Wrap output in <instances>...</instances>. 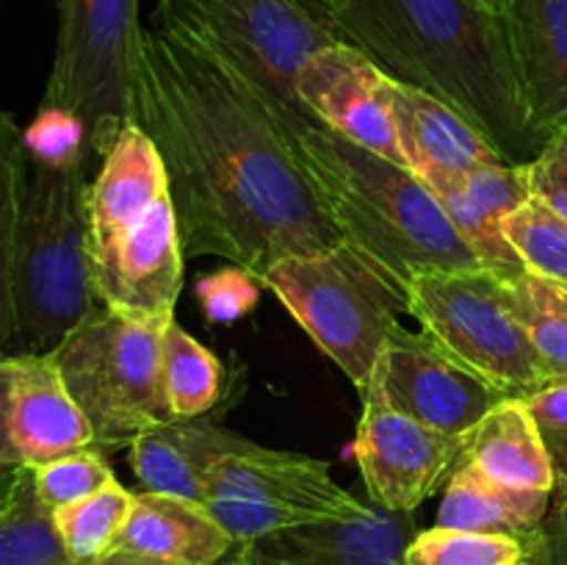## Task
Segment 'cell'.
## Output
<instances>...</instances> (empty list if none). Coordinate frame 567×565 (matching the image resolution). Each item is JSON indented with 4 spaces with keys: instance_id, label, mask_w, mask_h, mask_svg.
Returning a JSON list of instances; mask_svg holds the SVG:
<instances>
[{
    "instance_id": "603a6c76",
    "label": "cell",
    "mask_w": 567,
    "mask_h": 565,
    "mask_svg": "<svg viewBox=\"0 0 567 565\" xmlns=\"http://www.w3.org/2000/svg\"><path fill=\"white\" fill-rule=\"evenodd\" d=\"M551 499L554 493L548 491H520V487L502 485L463 460L446 482L437 510V526L529 537L546 521Z\"/></svg>"
},
{
    "instance_id": "1f68e13d",
    "label": "cell",
    "mask_w": 567,
    "mask_h": 565,
    "mask_svg": "<svg viewBox=\"0 0 567 565\" xmlns=\"http://www.w3.org/2000/svg\"><path fill=\"white\" fill-rule=\"evenodd\" d=\"M28 158L37 164H70L78 158H92L86 131L70 111L42 105L31 125L22 131Z\"/></svg>"
},
{
    "instance_id": "8d00e7d4",
    "label": "cell",
    "mask_w": 567,
    "mask_h": 565,
    "mask_svg": "<svg viewBox=\"0 0 567 565\" xmlns=\"http://www.w3.org/2000/svg\"><path fill=\"white\" fill-rule=\"evenodd\" d=\"M28 471H31L28 465L9 463V460L0 458V513H3L11 502H14L17 491H20V485H22V480H25Z\"/></svg>"
},
{
    "instance_id": "277c9868",
    "label": "cell",
    "mask_w": 567,
    "mask_h": 565,
    "mask_svg": "<svg viewBox=\"0 0 567 565\" xmlns=\"http://www.w3.org/2000/svg\"><path fill=\"white\" fill-rule=\"evenodd\" d=\"M89 183V260L97 302L138 319H175L183 242L164 158L127 122Z\"/></svg>"
},
{
    "instance_id": "3957f363",
    "label": "cell",
    "mask_w": 567,
    "mask_h": 565,
    "mask_svg": "<svg viewBox=\"0 0 567 565\" xmlns=\"http://www.w3.org/2000/svg\"><path fill=\"white\" fill-rule=\"evenodd\" d=\"M293 153L343 242L385 266L402 286L430 271L485 269L410 166L382 158L327 125L293 138Z\"/></svg>"
},
{
    "instance_id": "4dcf8cb0",
    "label": "cell",
    "mask_w": 567,
    "mask_h": 565,
    "mask_svg": "<svg viewBox=\"0 0 567 565\" xmlns=\"http://www.w3.org/2000/svg\"><path fill=\"white\" fill-rule=\"evenodd\" d=\"M33 471V487L48 510L66 507V504L83 502L94 496L103 487L114 485L116 476L111 471L109 460L103 458V449L86 446L78 452L64 454L59 460L39 465Z\"/></svg>"
},
{
    "instance_id": "484cf974",
    "label": "cell",
    "mask_w": 567,
    "mask_h": 565,
    "mask_svg": "<svg viewBox=\"0 0 567 565\" xmlns=\"http://www.w3.org/2000/svg\"><path fill=\"white\" fill-rule=\"evenodd\" d=\"M164 388L175 419L205 415L221 399V363L175 319L164 327Z\"/></svg>"
},
{
    "instance_id": "52a82bcc",
    "label": "cell",
    "mask_w": 567,
    "mask_h": 565,
    "mask_svg": "<svg viewBox=\"0 0 567 565\" xmlns=\"http://www.w3.org/2000/svg\"><path fill=\"white\" fill-rule=\"evenodd\" d=\"M155 17L247 78L291 138L321 125L297 81L310 55L341 39L302 0H158Z\"/></svg>"
},
{
    "instance_id": "d6986e66",
    "label": "cell",
    "mask_w": 567,
    "mask_h": 565,
    "mask_svg": "<svg viewBox=\"0 0 567 565\" xmlns=\"http://www.w3.org/2000/svg\"><path fill=\"white\" fill-rule=\"evenodd\" d=\"M385 103L404 164L421 181L468 172L487 161H507L465 116L421 89L388 78Z\"/></svg>"
},
{
    "instance_id": "60d3db41",
    "label": "cell",
    "mask_w": 567,
    "mask_h": 565,
    "mask_svg": "<svg viewBox=\"0 0 567 565\" xmlns=\"http://www.w3.org/2000/svg\"><path fill=\"white\" fill-rule=\"evenodd\" d=\"M482 6H487L491 11H496V14L504 17V9H507V0H480Z\"/></svg>"
},
{
    "instance_id": "f35d334b",
    "label": "cell",
    "mask_w": 567,
    "mask_h": 565,
    "mask_svg": "<svg viewBox=\"0 0 567 565\" xmlns=\"http://www.w3.org/2000/svg\"><path fill=\"white\" fill-rule=\"evenodd\" d=\"M520 565H551L546 559V554L540 552V546H537L535 541V532H532L529 537H526V559Z\"/></svg>"
},
{
    "instance_id": "ba28073f",
    "label": "cell",
    "mask_w": 567,
    "mask_h": 565,
    "mask_svg": "<svg viewBox=\"0 0 567 565\" xmlns=\"http://www.w3.org/2000/svg\"><path fill=\"white\" fill-rule=\"evenodd\" d=\"M97 305L50 352L103 452L125 449L150 427L172 421L164 388V327Z\"/></svg>"
},
{
    "instance_id": "b9f144b4",
    "label": "cell",
    "mask_w": 567,
    "mask_h": 565,
    "mask_svg": "<svg viewBox=\"0 0 567 565\" xmlns=\"http://www.w3.org/2000/svg\"><path fill=\"white\" fill-rule=\"evenodd\" d=\"M66 565H89V563H66Z\"/></svg>"
},
{
    "instance_id": "7a4b0ae2",
    "label": "cell",
    "mask_w": 567,
    "mask_h": 565,
    "mask_svg": "<svg viewBox=\"0 0 567 565\" xmlns=\"http://www.w3.org/2000/svg\"><path fill=\"white\" fill-rule=\"evenodd\" d=\"M336 39L380 70L432 94L471 122L513 164L546 138L526 120L504 17L480 0H313Z\"/></svg>"
},
{
    "instance_id": "30bf717a",
    "label": "cell",
    "mask_w": 567,
    "mask_h": 565,
    "mask_svg": "<svg viewBox=\"0 0 567 565\" xmlns=\"http://www.w3.org/2000/svg\"><path fill=\"white\" fill-rule=\"evenodd\" d=\"M408 297L421 332L493 388L520 399L546 388L529 330L496 275L430 271L410 282Z\"/></svg>"
},
{
    "instance_id": "5b68a950",
    "label": "cell",
    "mask_w": 567,
    "mask_h": 565,
    "mask_svg": "<svg viewBox=\"0 0 567 565\" xmlns=\"http://www.w3.org/2000/svg\"><path fill=\"white\" fill-rule=\"evenodd\" d=\"M86 164L28 158L9 355H50L100 305L89 260Z\"/></svg>"
},
{
    "instance_id": "cb8c5ba5",
    "label": "cell",
    "mask_w": 567,
    "mask_h": 565,
    "mask_svg": "<svg viewBox=\"0 0 567 565\" xmlns=\"http://www.w3.org/2000/svg\"><path fill=\"white\" fill-rule=\"evenodd\" d=\"M28 192V150L17 122L0 109V358L14 338V258Z\"/></svg>"
},
{
    "instance_id": "7c38bea8",
    "label": "cell",
    "mask_w": 567,
    "mask_h": 565,
    "mask_svg": "<svg viewBox=\"0 0 567 565\" xmlns=\"http://www.w3.org/2000/svg\"><path fill=\"white\" fill-rule=\"evenodd\" d=\"M371 388L393 410L454 438L474 432L498 402L509 399L465 369L426 332H410L402 321L382 347Z\"/></svg>"
},
{
    "instance_id": "2e32d148",
    "label": "cell",
    "mask_w": 567,
    "mask_h": 565,
    "mask_svg": "<svg viewBox=\"0 0 567 565\" xmlns=\"http://www.w3.org/2000/svg\"><path fill=\"white\" fill-rule=\"evenodd\" d=\"M6 432L28 469L94 446V432L50 355H6Z\"/></svg>"
},
{
    "instance_id": "8fae6325",
    "label": "cell",
    "mask_w": 567,
    "mask_h": 565,
    "mask_svg": "<svg viewBox=\"0 0 567 565\" xmlns=\"http://www.w3.org/2000/svg\"><path fill=\"white\" fill-rule=\"evenodd\" d=\"M205 510L236 543L327 521H352L369 510L332 480L321 460L252 443L208 474Z\"/></svg>"
},
{
    "instance_id": "44dd1931",
    "label": "cell",
    "mask_w": 567,
    "mask_h": 565,
    "mask_svg": "<svg viewBox=\"0 0 567 565\" xmlns=\"http://www.w3.org/2000/svg\"><path fill=\"white\" fill-rule=\"evenodd\" d=\"M236 546L205 504L153 491L136 493L131 518L114 543L116 552L172 565H219Z\"/></svg>"
},
{
    "instance_id": "ab89813d",
    "label": "cell",
    "mask_w": 567,
    "mask_h": 565,
    "mask_svg": "<svg viewBox=\"0 0 567 565\" xmlns=\"http://www.w3.org/2000/svg\"><path fill=\"white\" fill-rule=\"evenodd\" d=\"M219 565H249V557H247V552H244L241 543L236 546V554H233L230 559H221Z\"/></svg>"
},
{
    "instance_id": "8992f818",
    "label": "cell",
    "mask_w": 567,
    "mask_h": 565,
    "mask_svg": "<svg viewBox=\"0 0 567 565\" xmlns=\"http://www.w3.org/2000/svg\"><path fill=\"white\" fill-rule=\"evenodd\" d=\"M264 286L365 397L388 336L410 314L408 286L347 242L280 260Z\"/></svg>"
},
{
    "instance_id": "ac0fdd59",
    "label": "cell",
    "mask_w": 567,
    "mask_h": 565,
    "mask_svg": "<svg viewBox=\"0 0 567 565\" xmlns=\"http://www.w3.org/2000/svg\"><path fill=\"white\" fill-rule=\"evenodd\" d=\"M504 25L526 120L548 138L567 127V0H507Z\"/></svg>"
},
{
    "instance_id": "83f0119b",
    "label": "cell",
    "mask_w": 567,
    "mask_h": 565,
    "mask_svg": "<svg viewBox=\"0 0 567 565\" xmlns=\"http://www.w3.org/2000/svg\"><path fill=\"white\" fill-rule=\"evenodd\" d=\"M66 554L55 530L53 510H48L33 487L28 471L14 502L0 513V565H66Z\"/></svg>"
},
{
    "instance_id": "5bb4252c",
    "label": "cell",
    "mask_w": 567,
    "mask_h": 565,
    "mask_svg": "<svg viewBox=\"0 0 567 565\" xmlns=\"http://www.w3.org/2000/svg\"><path fill=\"white\" fill-rule=\"evenodd\" d=\"M388 78L363 50L332 42L310 55L299 72L297 92L321 125L382 158L404 164L385 103Z\"/></svg>"
},
{
    "instance_id": "4fadbf2b",
    "label": "cell",
    "mask_w": 567,
    "mask_h": 565,
    "mask_svg": "<svg viewBox=\"0 0 567 565\" xmlns=\"http://www.w3.org/2000/svg\"><path fill=\"white\" fill-rule=\"evenodd\" d=\"M468 438V435H465ZM465 438L443 435L393 410L371 388L354 438L360 474L371 504L393 513H415L463 463Z\"/></svg>"
},
{
    "instance_id": "4316f807",
    "label": "cell",
    "mask_w": 567,
    "mask_h": 565,
    "mask_svg": "<svg viewBox=\"0 0 567 565\" xmlns=\"http://www.w3.org/2000/svg\"><path fill=\"white\" fill-rule=\"evenodd\" d=\"M133 504H136V493L114 482L83 502L53 510L55 530L70 559L92 563L109 554L131 518Z\"/></svg>"
},
{
    "instance_id": "d6a6232c",
    "label": "cell",
    "mask_w": 567,
    "mask_h": 565,
    "mask_svg": "<svg viewBox=\"0 0 567 565\" xmlns=\"http://www.w3.org/2000/svg\"><path fill=\"white\" fill-rule=\"evenodd\" d=\"M260 286L264 282L249 275L247 269L230 266V269H219L199 277L197 299L203 305L208 321H214V325H230V321H238L258 305Z\"/></svg>"
},
{
    "instance_id": "e575fe53",
    "label": "cell",
    "mask_w": 567,
    "mask_h": 565,
    "mask_svg": "<svg viewBox=\"0 0 567 565\" xmlns=\"http://www.w3.org/2000/svg\"><path fill=\"white\" fill-rule=\"evenodd\" d=\"M529 170L532 197L543 199L548 208L567 219V127L546 138L535 161L526 164Z\"/></svg>"
},
{
    "instance_id": "74e56055",
    "label": "cell",
    "mask_w": 567,
    "mask_h": 565,
    "mask_svg": "<svg viewBox=\"0 0 567 565\" xmlns=\"http://www.w3.org/2000/svg\"><path fill=\"white\" fill-rule=\"evenodd\" d=\"M89 565H172V563H161V559H150L142 557V554H131V552H109L103 554L100 559H92Z\"/></svg>"
},
{
    "instance_id": "836d02e7",
    "label": "cell",
    "mask_w": 567,
    "mask_h": 565,
    "mask_svg": "<svg viewBox=\"0 0 567 565\" xmlns=\"http://www.w3.org/2000/svg\"><path fill=\"white\" fill-rule=\"evenodd\" d=\"M554 469V496L567 493V382L524 397Z\"/></svg>"
},
{
    "instance_id": "7402d4cb",
    "label": "cell",
    "mask_w": 567,
    "mask_h": 565,
    "mask_svg": "<svg viewBox=\"0 0 567 565\" xmlns=\"http://www.w3.org/2000/svg\"><path fill=\"white\" fill-rule=\"evenodd\" d=\"M465 463L520 491L554 493V469L535 419L520 397L498 402L465 438Z\"/></svg>"
},
{
    "instance_id": "e0dca14e",
    "label": "cell",
    "mask_w": 567,
    "mask_h": 565,
    "mask_svg": "<svg viewBox=\"0 0 567 565\" xmlns=\"http://www.w3.org/2000/svg\"><path fill=\"white\" fill-rule=\"evenodd\" d=\"M415 532L413 513L369 504L360 518L275 532L241 546L249 565H404Z\"/></svg>"
},
{
    "instance_id": "6da1fadb",
    "label": "cell",
    "mask_w": 567,
    "mask_h": 565,
    "mask_svg": "<svg viewBox=\"0 0 567 565\" xmlns=\"http://www.w3.org/2000/svg\"><path fill=\"white\" fill-rule=\"evenodd\" d=\"M131 120L164 158L186 258L216 255L264 282L280 260L343 244L264 97L181 31H142Z\"/></svg>"
},
{
    "instance_id": "d4e9b609",
    "label": "cell",
    "mask_w": 567,
    "mask_h": 565,
    "mask_svg": "<svg viewBox=\"0 0 567 565\" xmlns=\"http://www.w3.org/2000/svg\"><path fill=\"white\" fill-rule=\"evenodd\" d=\"M504 286L513 297L515 314L529 330L546 386L567 382V286L529 269Z\"/></svg>"
},
{
    "instance_id": "9a60e30c",
    "label": "cell",
    "mask_w": 567,
    "mask_h": 565,
    "mask_svg": "<svg viewBox=\"0 0 567 565\" xmlns=\"http://www.w3.org/2000/svg\"><path fill=\"white\" fill-rule=\"evenodd\" d=\"M424 183L491 275L504 282L524 275L526 264L507 242L504 222L532 199L526 164L487 161L468 172L426 177Z\"/></svg>"
},
{
    "instance_id": "ffe728a7",
    "label": "cell",
    "mask_w": 567,
    "mask_h": 565,
    "mask_svg": "<svg viewBox=\"0 0 567 565\" xmlns=\"http://www.w3.org/2000/svg\"><path fill=\"white\" fill-rule=\"evenodd\" d=\"M252 443L205 415H194L150 427L127 449L133 474L147 491L205 504L214 465Z\"/></svg>"
},
{
    "instance_id": "d590c367",
    "label": "cell",
    "mask_w": 567,
    "mask_h": 565,
    "mask_svg": "<svg viewBox=\"0 0 567 565\" xmlns=\"http://www.w3.org/2000/svg\"><path fill=\"white\" fill-rule=\"evenodd\" d=\"M535 541L551 565H567V493L551 499L546 521L535 530Z\"/></svg>"
},
{
    "instance_id": "f1b7e54d",
    "label": "cell",
    "mask_w": 567,
    "mask_h": 565,
    "mask_svg": "<svg viewBox=\"0 0 567 565\" xmlns=\"http://www.w3.org/2000/svg\"><path fill=\"white\" fill-rule=\"evenodd\" d=\"M526 559V537L491 532L432 526L415 532L404 548V565H520Z\"/></svg>"
},
{
    "instance_id": "f546056e",
    "label": "cell",
    "mask_w": 567,
    "mask_h": 565,
    "mask_svg": "<svg viewBox=\"0 0 567 565\" xmlns=\"http://www.w3.org/2000/svg\"><path fill=\"white\" fill-rule=\"evenodd\" d=\"M507 242L526 264V269L546 280L567 286V219L532 197L504 222Z\"/></svg>"
},
{
    "instance_id": "9c48e42d",
    "label": "cell",
    "mask_w": 567,
    "mask_h": 565,
    "mask_svg": "<svg viewBox=\"0 0 567 565\" xmlns=\"http://www.w3.org/2000/svg\"><path fill=\"white\" fill-rule=\"evenodd\" d=\"M55 55L42 105L70 111L103 158L131 122V81L142 31L138 0H53Z\"/></svg>"
}]
</instances>
